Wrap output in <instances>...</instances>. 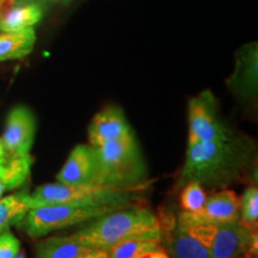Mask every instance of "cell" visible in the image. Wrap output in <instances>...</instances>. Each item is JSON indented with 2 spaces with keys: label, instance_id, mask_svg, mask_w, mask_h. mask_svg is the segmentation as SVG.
<instances>
[{
  "label": "cell",
  "instance_id": "obj_1",
  "mask_svg": "<svg viewBox=\"0 0 258 258\" xmlns=\"http://www.w3.org/2000/svg\"><path fill=\"white\" fill-rule=\"evenodd\" d=\"M254 151L250 138L232 133L220 140L188 145L176 188L192 180L203 188L225 189L245 176L253 164Z\"/></svg>",
  "mask_w": 258,
  "mask_h": 258
},
{
  "label": "cell",
  "instance_id": "obj_2",
  "mask_svg": "<svg viewBox=\"0 0 258 258\" xmlns=\"http://www.w3.org/2000/svg\"><path fill=\"white\" fill-rule=\"evenodd\" d=\"M88 249L108 250L122 241L163 239L159 218L143 205H132L93 219L71 234Z\"/></svg>",
  "mask_w": 258,
  "mask_h": 258
},
{
  "label": "cell",
  "instance_id": "obj_3",
  "mask_svg": "<svg viewBox=\"0 0 258 258\" xmlns=\"http://www.w3.org/2000/svg\"><path fill=\"white\" fill-rule=\"evenodd\" d=\"M176 220L207 247L212 258H257L258 233L239 221L212 222L184 211Z\"/></svg>",
  "mask_w": 258,
  "mask_h": 258
},
{
  "label": "cell",
  "instance_id": "obj_4",
  "mask_svg": "<svg viewBox=\"0 0 258 258\" xmlns=\"http://www.w3.org/2000/svg\"><path fill=\"white\" fill-rule=\"evenodd\" d=\"M95 148L96 184L116 188L146 185L147 166L133 132Z\"/></svg>",
  "mask_w": 258,
  "mask_h": 258
},
{
  "label": "cell",
  "instance_id": "obj_5",
  "mask_svg": "<svg viewBox=\"0 0 258 258\" xmlns=\"http://www.w3.org/2000/svg\"><path fill=\"white\" fill-rule=\"evenodd\" d=\"M116 188L103 184L64 185L61 183H48L30 194L34 207L46 205H91L127 207L138 205L144 195V188Z\"/></svg>",
  "mask_w": 258,
  "mask_h": 258
},
{
  "label": "cell",
  "instance_id": "obj_6",
  "mask_svg": "<svg viewBox=\"0 0 258 258\" xmlns=\"http://www.w3.org/2000/svg\"><path fill=\"white\" fill-rule=\"evenodd\" d=\"M117 208L121 207L72 205V203L37 206L29 209L18 224L29 237L37 239L51 232L72 227L84 222H90L93 219Z\"/></svg>",
  "mask_w": 258,
  "mask_h": 258
},
{
  "label": "cell",
  "instance_id": "obj_7",
  "mask_svg": "<svg viewBox=\"0 0 258 258\" xmlns=\"http://www.w3.org/2000/svg\"><path fill=\"white\" fill-rule=\"evenodd\" d=\"M188 145L200 141L220 140L231 134L219 118L217 99L209 90H205L190 99L188 104Z\"/></svg>",
  "mask_w": 258,
  "mask_h": 258
},
{
  "label": "cell",
  "instance_id": "obj_8",
  "mask_svg": "<svg viewBox=\"0 0 258 258\" xmlns=\"http://www.w3.org/2000/svg\"><path fill=\"white\" fill-rule=\"evenodd\" d=\"M36 133V120L30 109L18 105L8 115L3 145L9 158L24 157L30 154Z\"/></svg>",
  "mask_w": 258,
  "mask_h": 258
},
{
  "label": "cell",
  "instance_id": "obj_9",
  "mask_svg": "<svg viewBox=\"0 0 258 258\" xmlns=\"http://www.w3.org/2000/svg\"><path fill=\"white\" fill-rule=\"evenodd\" d=\"M257 43H250L241 47L237 53L235 70L227 86L235 96L241 99H253L257 95Z\"/></svg>",
  "mask_w": 258,
  "mask_h": 258
},
{
  "label": "cell",
  "instance_id": "obj_10",
  "mask_svg": "<svg viewBox=\"0 0 258 258\" xmlns=\"http://www.w3.org/2000/svg\"><path fill=\"white\" fill-rule=\"evenodd\" d=\"M56 180L64 185L96 184L95 148L77 145L56 175Z\"/></svg>",
  "mask_w": 258,
  "mask_h": 258
},
{
  "label": "cell",
  "instance_id": "obj_11",
  "mask_svg": "<svg viewBox=\"0 0 258 258\" xmlns=\"http://www.w3.org/2000/svg\"><path fill=\"white\" fill-rule=\"evenodd\" d=\"M132 132L123 110L116 105H109L92 118L89 127L90 146L98 147L109 141L120 139Z\"/></svg>",
  "mask_w": 258,
  "mask_h": 258
},
{
  "label": "cell",
  "instance_id": "obj_12",
  "mask_svg": "<svg viewBox=\"0 0 258 258\" xmlns=\"http://www.w3.org/2000/svg\"><path fill=\"white\" fill-rule=\"evenodd\" d=\"M160 225L163 230V239L165 238L166 240L164 247L170 258H212L207 247L185 228L178 225L175 218H172L170 225Z\"/></svg>",
  "mask_w": 258,
  "mask_h": 258
},
{
  "label": "cell",
  "instance_id": "obj_13",
  "mask_svg": "<svg viewBox=\"0 0 258 258\" xmlns=\"http://www.w3.org/2000/svg\"><path fill=\"white\" fill-rule=\"evenodd\" d=\"M200 217L212 222L239 221V198L233 190L219 189L207 196Z\"/></svg>",
  "mask_w": 258,
  "mask_h": 258
},
{
  "label": "cell",
  "instance_id": "obj_14",
  "mask_svg": "<svg viewBox=\"0 0 258 258\" xmlns=\"http://www.w3.org/2000/svg\"><path fill=\"white\" fill-rule=\"evenodd\" d=\"M43 17V6L40 3L12 5L3 10L0 15V32L18 31L32 28Z\"/></svg>",
  "mask_w": 258,
  "mask_h": 258
},
{
  "label": "cell",
  "instance_id": "obj_15",
  "mask_svg": "<svg viewBox=\"0 0 258 258\" xmlns=\"http://www.w3.org/2000/svg\"><path fill=\"white\" fill-rule=\"evenodd\" d=\"M36 34L32 28L0 32V62L22 59L34 49Z\"/></svg>",
  "mask_w": 258,
  "mask_h": 258
},
{
  "label": "cell",
  "instance_id": "obj_16",
  "mask_svg": "<svg viewBox=\"0 0 258 258\" xmlns=\"http://www.w3.org/2000/svg\"><path fill=\"white\" fill-rule=\"evenodd\" d=\"M89 250L71 234L51 235L36 244L35 258H76Z\"/></svg>",
  "mask_w": 258,
  "mask_h": 258
},
{
  "label": "cell",
  "instance_id": "obj_17",
  "mask_svg": "<svg viewBox=\"0 0 258 258\" xmlns=\"http://www.w3.org/2000/svg\"><path fill=\"white\" fill-rule=\"evenodd\" d=\"M108 258H170L163 241L134 239L122 241L106 250Z\"/></svg>",
  "mask_w": 258,
  "mask_h": 258
},
{
  "label": "cell",
  "instance_id": "obj_18",
  "mask_svg": "<svg viewBox=\"0 0 258 258\" xmlns=\"http://www.w3.org/2000/svg\"><path fill=\"white\" fill-rule=\"evenodd\" d=\"M31 208H34V205L28 190L0 199V234L8 231L10 226L18 224Z\"/></svg>",
  "mask_w": 258,
  "mask_h": 258
},
{
  "label": "cell",
  "instance_id": "obj_19",
  "mask_svg": "<svg viewBox=\"0 0 258 258\" xmlns=\"http://www.w3.org/2000/svg\"><path fill=\"white\" fill-rule=\"evenodd\" d=\"M32 158L30 154L24 157L9 158L0 173V199L5 192L24 185L30 176Z\"/></svg>",
  "mask_w": 258,
  "mask_h": 258
},
{
  "label": "cell",
  "instance_id": "obj_20",
  "mask_svg": "<svg viewBox=\"0 0 258 258\" xmlns=\"http://www.w3.org/2000/svg\"><path fill=\"white\" fill-rule=\"evenodd\" d=\"M239 222L250 231L257 232L258 227V188L251 185L239 199Z\"/></svg>",
  "mask_w": 258,
  "mask_h": 258
},
{
  "label": "cell",
  "instance_id": "obj_21",
  "mask_svg": "<svg viewBox=\"0 0 258 258\" xmlns=\"http://www.w3.org/2000/svg\"><path fill=\"white\" fill-rule=\"evenodd\" d=\"M180 189L179 201L183 211L190 214H200L207 199L205 188L198 182L191 180L185 183Z\"/></svg>",
  "mask_w": 258,
  "mask_h": 258
},
{
  "label": "cell",
  "instance_id": "obj_22",
  "mask_svg": "<svg viewBox=\"0 0 258 258\" xmlns=\"http://www.w3.org/2000/svg\"><path fill=\"white\" fill-rule=\"evenodd\" d=\"M21 251V243L10 230L0 234V258H15Z\"/></svg>",
  "mask_w": 258,
  "mask_h": 258
},
{
  "label": "cell",
  "instance_id": "obj_23",
  "mask_svg": "<svg viewBox=\"0 0 258 258\" xmlns=\"http://www.w3.org/2000/svg\"><path fill=\"white\" fill-rule=\"evenodd\" d=\"M76 258H108V253H106L105 250H96L91 249L86 251L85 253L80 254V256Z\"/></svg>",
  "mask_w": 258,
  "mask_h": 258
},
{
  "label": "cell",
  "instance_id": "obj_24",
  "mask_svg": "<svg viewBox=\"0 0 258 258\" xmlns=\"http://www.w3.org/2000/svg\"><path fill=\"white\" fill-rule=\"evenodd\" d=\"M8 160H9V157L5 152V148H4V145H3L2 139H0V173H2V171L4 169L6 161Z\"/></svg>",
  "mask_w": 258,
  "mask_h": 258
},
{
  "label": "cell",
  "instance_id": "obj_25",
  "mask_svg": "<svg viewBox=\"0 0 258 258\" xmlns=\"http://www.w3.org/2000/svg\"><path fill=\"white\" fill-rule=\"evenodd\" d=\"M34 2H36V0H4V10L12 5L27 4V3H34Z\"/></svg>",
  "mask_w": 258,
  "mask_h": 258
},
{
  "label": "cell",
  "instance_id": "obj_26",
  "mask_svg": "<svg viewBox=\"0 0 258 258\" xmlns=\"http://www.w3.org/2000/svg\"><path fill=\"white\" fill-rule=\"evenodd\" d=\"M15 258H27V257H25L24 251H19V252L17 253V256H16Z\"/></svg>",
  "mask_w": 258,
  "mask_h": 258
},
{
  "label": "cell",
  "instance_id": "obj_27",
  "mask_svg": "<svg viewBox=\"0 0 258 258\" xmlns=\"http://www.w3.org/2000/svg\"><path fill=\"white\" fill-rule=\"evenodd\" d=\"M3 10H4V0H0V15H2Z\"/></svg>",
  "mask_w": 258,
  "mask_h": 258
},
{
  "label": "cell",
  "instance_id": "obj_28",
  "mask_svg": "<svg viewBox=\"0 0 258 258\" xmlns=\"http://www.w3.org/2000/svg\"><path fill=\"white\" fill-rule=\"evenodd\" d=\"M241 258H246V257H241Z\"/></svg>",
  "mask_w": 258,
  "mask_h": 258
}]
</instances>
